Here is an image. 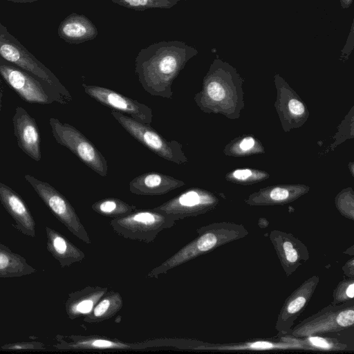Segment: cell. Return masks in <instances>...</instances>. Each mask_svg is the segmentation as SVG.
<instances>
[{"mask_svg":"<svg viewBox=\"0 0 354 354\" xmlns=\"http://www.w3.org/2000/svg\"><path fill=\"white\" fill-rule=\"evenodd\" d=\"M198 50L186 43L162 41L141 49L136 58L135 72L145 91L156 97L171 99L174 80Z\"/></svg>","mask_w":354,"mask_h":354,"instance_id":"cell-1","label":"cell"},{"mask_svg":"<svg viewBox=\"0 0 354 354\" xmlns=\"http://www.w3.org/2000/svg\"><path fill=\"white\" fill-rule=\"evenodd\" d=\"M198 236L180 248L146 275L147 278H158L170 270L181 266L217 247L239 239L248 234L243 226L228 223H212L196 230Z\"/></svg>","mask_w":354,"mask_h":354,"instance_id":"cell-2","label":"cell"},{"mask_svg":"<svg viewBox=\"0 0 354 354\" xmlns=\"http://www.w3.org/2000/svg\"><path fill=\"white\" fill-rule=\"evenodd\" d=\"M176 223L171 216L153 208L137 209L126 216L111 218L109 224L124 239L150 243L162 230L174 227Z\"/></svg>","mask_w":354,"mask_h":354,"instance_id":"cell-3","label":"cell"},{"mask_svg":"<svg viewBox=\"0 0 354 354\" xmlns=\"http://www.w3.org/2000/svg\"><path fill=\"white\" fill-rule=\"evenodd\" d=\"M0 75L10 88L26 102L68 104L71 102L49 84L1 58Z\"/></svg>","mask_w":354,"mask_h":354,"instance_id":"cell-4","label":"cell"},{"mask_svg":"<svg viewBox=\"0 0 354 354\" xmlns=\"http://www.w3.org/2000/svg\"><path fill=\"white\" fill-rule=\"evenodd\" d=\"M0 58L35 76L72 101V95L55 75L30 53L1 22Z\"/></svg>","mask_w":354,"mask_h":354,"instance_id":"cell-5","label":"cell"},{"mask_svg":"<svg viewBox=\"0 0 354 354\" xmlns=\"http://www.w3.org/2000/svg\"><path fill=\"white\" fill-rule=\"evenodd\" d=\"M111 114L133 138L158 156L177 165L187 162L182 145L178 141L165 139L150 124L136 121L124 113L113 110Z\"/></svg>","mask_w":354,"mask_h":354,"instance_id":"cell-6","label":"cell"},{"mask_svg":"<svg viewBox=\"0 0 354 354\" xmlns=\"http://www.w3.org/2000/svg\"><path fill=\"white\" fill-rule=\"evenodd\" d=\"M49 124L56 142L73 152L83 163L101 176L108 174V163L97 147L73 126L50 118Z\"/></svg>","mask_w":354,"mask_h":354,"instance_id":"cell-7","label":"cell"},{"mask_svg":"<svg viewBox=\"0 0 354 354\" xmlns=\"http://www.w3.org/2000/svg\"><path fill=\"white\" fill-rule=\"evenodd\" d=\"M25 179L32 186L53 214L77 238L90 244L91 239L75 209L68 199L46 182L26 174Z\"/></svg>","mask_w":354,"mask_h":354,"instance_id":"cell-8","label":"cell"},{"mask_svg":"<svg viewBox=\"0 0 354 354\" xmlns=\"http://www.w3.org/2000/svg\"><path fill=\"white\" fill-rule=\"evenodd\" d=\"M354 323L353 303L330 305L297 324L292 334L296 337H307L317 334L337 332Z\"/></svg>","mask_w":354,"mask_h":354,"instance_id":"cell-9","label":"cell"},{"mask_svg":"<svg viewBox=\"0 0 354 354\" xmlns=\"http://www.w3.org/2000/svg\"><path fill=\"white\" fill-rule=\"evenodd\" d=\"M56 343L53 347L62 351H125L142 350L157 346L158 342L128 343L115 338L91 335H62L55 336Z\"/></svg>","mask_w":354,"mask_h":354,"instance_id":"cell-10","label":"cell"},{"mask_svg":"<svg viewBox=\"0 0 354 354\" xmlns=\"http://www.w3.org/2000/svg\"><path fill=\"white\" fill-rule=\"evenodd\" d=\"M82 86L87 95L100 104L127 114L136 121L151 124L152 109L145 104L106 87L85 84H82Z\"/></svg>","mask_w":354,"mask_h":354,"instance_id":"cell-11","label":"cell"},{"mask_svg":"<svg viewBox=\"0 0 354 354\" xmlns=\"http://www.w3.org/2000/svg\"><path fill=\"white\" fill-rule=\"evenodd\" d=\"M213 203L212 197L199 189H190L154 207L176 222L205 213Z\"/></svg>","mask_w":354,"mask_h":354,"instance_id":"cell-12","label":"cell"},{"mask_svg":"<svg viewBox=\"0 0 354 354\" xmlns=\"http://www.w3.org/2000/svg\"><path fill=\"white\" fill-rule=\"evenodd\" d=\"M18 147L30 158L41 160V139L35 120L21 106H17L12 118Z\"/></svg>","mask_w":354,"mask_h":354,"instance_id":"cell-13","label":"cell"},{"mask_svg":"<svg viewBox=\"0 0 354 354\" xmlns=\"http://www.w3.org/2000/svg\"><path fill=\"white\" fill-rule=\"evenodd\" d=\"M319 279L317 276L312 277L286 299L276 324V329L279 333L285 334L290 330L295 319L312 297Z\"/></svg>","mask_w":354,"mask_h":354,"instance_id":"cell-14","label":"cell"},{"mask_svg":"<svg viewBox=\"0 0 354 354\" xmlns=\"http://www.w3.org/2000/svg\"><path fill=\"white\" fill-rule=\"evenodd\" d=\"M0 202L13 218L16 228L23 234L35 237V221L21 197L0 182Z\"/></svg>","mask_w":354,"mask_h":354,"instance_id":"cell-15","label":"cell"},{"mask_svg":"<svg viewBox=\"0 0 354 354\" xmlns=\"http://www.w3.org/2000/svg\"><path fill=\"white\" fill-rule=\"evenodd\" d=\"M185 183L171 176L148 172L138 176L129 183L132 194L142 196H159L183 187Z\"/></svg>","mask_w":354,"mask_h":354,"instance_id":"cell-16","label":"cell"},{"mask_svg":"<svg viewBox=\"0 0 354 354\" xmlns=\"http://www.w3.org/2000/svg\"><path fill=\"white\" fill-rule=\"evenodd\" d=\"M57 32L61 39L71 44L93 40L98 34L96 26L87 17L75 12L60 23Z\"/></svg>","mask_w":354,"mask_h":354,"instance_id":"cell-17","label":"cell"},{"mask_svg":"<svg viewBox=\"0 0 354 354\" xmlns=\"http://www.w3.org/2000/svg\"><path fill=\"white\" fill-rule=\"evenodd\" d=\"M108 290V287L88 286L68 293L65 302L68 317L74 320L89 314L97 302Z\"/></svg>","mask_w":354,"mask_h":354,"instance_id":"cell-18","label":"cell"},{"mask_svg":"<svg viewBox=\"0 0 354 354\" xmlns=\"http://www.w3.org/2000/svg\"><path fill=\"white\" fill-rule=\"evenodd\" d=\"M46 232L47 250L62 268L68 267L84 259V252L62 234L48 226L46 227Z\"/></svg>","mask_w":354,"mask_h":354,"instance_id":"cell-19","label":"cell"},{"mask_svg":"<svg viewBox=\"0 0 354 354\" xmlns=\"http://www.w3.org/2000/svg\"><path fill=\"white\" fill-rule=\"evenodd\" d=\"M270 238L277 252L279 259L287 274H290L304 260V254L299 250L301 244L289 234L278 231L272 232Z\"/></svg>","mask_w":354,"mask_h":354,"instance_id":"cell-20","label":"cell"},{"mask_svg":"<svg viewBox=\"0 0 354 354\" xmlns=\"http://www.w3.org/2000/svg\"><path fill=\"white\" fill-rule=\"evenodd\" d=\"M35 272L25 258L0 243V278L20 277Z\"/></svg>","mask_w":354,"mask_h":354,"instance_id":"cell-21","label":"cell"},{"mask_svg":"<svg viewBox=\"0 0 354 354\" xmlns=\"http://www.w3.org/2000/svg\"><path fill=\"white\" fill-rule=\"evenodd\" d=\"M123 306V299L119 292L108 290L97 302L91 312L83 321L89 324L100 323L114 317Z\"/></svg>","mask_w":354,"mask_h":354,"instance_id":"cell-22","label":"cell"},{"mask_svg":"<svg viewBox=\"0 0 354 354\" xmlns=\"http://www.w3.org/2000/svg\"><path fill=\"white\" fill-rule=\"evenodd\" d=\"M91 209L100 215L116 218L133 212L137 207L119 198H106L93 203Z\"/></svg>","mask_w":354,"mask_h":354,"instance_id":"cell-23","label":"cell"},{"mask_svg":"<svg viewBox=\"0 0 354 354\" xmlns=\"http://www.w3.org/2000/svg\"><path fill=\"white\" fill-rule=\"evenodd\" d=\"M123 7L143 11L149 8L169 9L174 6L179 1L187 0H111Z\"/></svg>","mask_w":354,"mask_h":354,"instance_id":"cell-24","label":"cell"},{"mask_svg":"<svg viewBox=\"0 0 354 354\" xmlns=\"http://www.w3.org/2000/svg\"><path fill=\"white\" fill-rule=\"evenodd\" d=\"M306 342L313 346L314 347L322 348V349H344L345 348L344 345L337 344L338 342L336 341L333 342L332 339L323 338L317 336H309L306 337Z\"/></svg>","mask_w":354,"mask_h":354,"instance_id":"cell-25","label":"cell"},{"mask_svg":"<svg viewBox=\"0 0 354 354\" xmlns=\"http://www.w3.org/2000/svg\"><path fill=\"white\" fill-rule=\"evenodd\" d=\"M205 92L208 97L214 101H221L225 97V91L222 85L216 80H209L205 86Z\"/></svg>","mask_w":354,"mask_h":354,"instance_id":"cell-26","label":"cell"},{"mask_svg":"<svg viewBox=\"0 0 354 354\" xmlns=\"http://www.w3.org/2000/svg\"><path fill=\"white\" fill-rule=\"evenodd\" d=\"M2 350L21 351V350H37L44 351L46 349L44 344L38 342H22L3 345Z\"/></svg>","mask_w":354,"mask_h":354,"instance_id":"cell-27","label":"cell"},{"mask_svg":"<svg viewBox=\"0 0 354 354\" xmlns=\"http://www.w3.org/2000/svg\"><path fill=\"white\" fill-rule=\"evenodd\" d=\"M288 195V192L286 189L277 187L271 191L270 196L274 201H283L286 199Z\"/></svg>","mask_w":354,"mask_h":354,"instance_id":"cell-28","label":"cell"},{"mask_svg":"<svg viewBox=\"0 0 354 354\" xmlns=\"http://www.w3.org/2000/svg\"><path fill=\"white\" fill-rule=\"evenodd\" d=\"M353 26H354V23L353 22L351 24V27L350 29V32H349L348 39H347L346 42L344 46V48L342 50V52L344 54L346 53V54L349 55L353 48V44H354V42H353L354 27H353Z\"/></svg>","mask_w":354,"mask_h":354,"instance_id":"cell-29","label":"cell"},{"mask_svg":"<svg viewBox=\"0 0 354 354\" xmlns=\"http://www.w3.org/2000/svg\"><path fill=\"white\" fill-rule=\"evenodd\" d=\"M288 107L290 112L295 115H301L304 112V106L301 102L297 100H291Z\"/></svg>","mask_w":354,"mask_h":354,"instance_id":"cell-30","label":"cell"},{"mask_svg":"<svg viewBox=\"0 0 354 354\" xmlns=\"http://www.w3.org/2000/svg\"><path fill=\"white\" fill-rule=\"evenodd\" d=\"M251 174L252 172L249 169H238L233 173L235 178L243 180L248 178Z\"/></svg>","mask_w":354,"mask_h":354,"instance_id":"cell-31","label":"cell"},{"mask_svg":"<svg viewBox=\"0 0 354 354\" xmlns=\"http://www.w3.org/2000/svg\"><path fill=\"white\" fill-rule=\"evenodd\" d=\"M254 140L251 137H248L243 139L240 143V147L243 150H248L253 147Z\"/></svg>","mask_w":354,"mask_h":354,"instance_id":"cell-32","label":"cell"},{"mask_svg":"<svg viewBox=\"0 0 354 354\" xmlns=\"http://www.w3.org/2000/svg\"><path fill=\"white\" fill-rule=\"evenodd\" d=\"M353 0H339L342 8H348L353 3Z\"/></svg>","mask_w":354,"mask_h":354,"instance_id":"cell-33","label":"cell"},{"mask_svg":"<svg viewBox=\"0 0 354 354\" xmlns=\"http://www.w3.org/2000/svg\"><path fill=\"white\" fill-rule=\"evenodd\" d=\"M15 3H32L39 0H8Z\"/></svg>","mask_w":354,"mask_h":354,"instance_id":"cell-34","label":"cell"},{"mask_svg":"<svg viewBox=\"0 0 354 354\" xmlns=\"http://www.w3.org/2000/svg\"><path fill=\"white\" fill-rule=\"evenodd\" d=\"M2 97H3V91H2V88L0 86V112L1 111V107H2Z\"/></svg>","mask_w":354,"mask_h":354,"instance_id":"cell-35","label":"cell"}]
</instances>
